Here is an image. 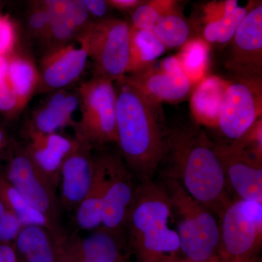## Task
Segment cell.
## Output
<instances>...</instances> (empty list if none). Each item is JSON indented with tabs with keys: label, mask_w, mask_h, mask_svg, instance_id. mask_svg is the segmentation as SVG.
<instances>
[{
	"label": "cell",
	"mask_w": 262,
	"mask_h": 262,
	"mask_svg": "<svg viewBox=\"0 0 262 262\" xmlns=\"http://www.w3.org/2000/svg\"><path fill=\"white\" fill-rule=\"evenodd\" d=\"M165 177L176 179L188 194L208 211L222 217L232 203L214 143L196 122L167 127Z\"/></svg>",
	"instance_id": "1"
},
{
	"label": "cell",
	"mask_w": 262,
	"mask_h": 262,
	"mask_svg": "<svg viewBox=\"0 0 262 262\" xmlns=\"http://www.w3.org/2000/svg\"><path fill=\"white\" fill-rule=\"evenodd\" d=\"M117 144L131 173L151 180L165 155L167 127L162 103L125 80L115 82Z\"/></svg>",
	"instance_id": "2"
},
{
	"label": "cell",
	"mask_w": 262,
	"mask_h": 262,
	"mask_svg": "<svg viewBox=\"0 0 262 262\" xmlns=\"http://www.w3.org/2000/svg\"><path fill=\"white\" fill-rule=\"evenodd\" d=\"M171 203L163 185L152 179L138 185L123 229L136 262H177L180 242L170 227Z\"/></svg>",
	"instance_id": "3"
},
{
	"label": "cell",
	"mask_w": 262,
	"mask_h": 262,
	"mask_svg": "<svg viewBox=\"0 0 262 262\" xmlns=\"http://www.w3.org/2000/svg\"><path fill=\"white\" fill-rule=\"evenodd\" d=\"M163 187L178 218L177 232L184 258L194 262L220 260V226L214 215L189 195L176 179L165 177Z\"/></svg>",
	"instance_id": "4"
},
{
	"label": "cell",
	"mask_w": 262,
	"mask_h": 262,
	"mask_svg": "<svg viewBox=\"0 0 262 262\" xmlns=\"http://www.w3.org/2000/svg\"><path fill=\"white\" fill-rule=\"evenodd\" d=\"M3 176L35 209L42 213L52 232L64 237L61 223V207L56 188L33 161L25 146L10 141L6 148Z\"/></svg>",
	"instance_id": "5"
},
{
	"label": "cell",
	"mask_w": 262,
	"mask_h": 262,
	"mask_svg": "<svg viewBox=\"0 0 262 262\" xmlns=\"http://www.w3.org/2000/svg\"><path fill=\"white\" fill-rule=\"evenodd\" d=\"M80 118L72 128L75 139L95 149L117 144V93L115 82L93 76L77 89Z\"/></svg>",
	"instance_id": "6"
},
{
	"label": "cell",
	"mask_w": 262,
	"mask_h": 262,
	"mask_svg": "<svg viewBox=\"0 0 262 262\" xmlns=\"http://www.w3.org/2000/svg\"><path fill=\"white\" fill-rule=\"evenodd\" d=\"M130 25L121 19L93 20L76 42L86 48L94 76L113 81L123 80L129 61Z\"/></svg>",
	"instance_id": "7"
},
{
	"label": "cell",
	"mask_w": 262,
	"mask_h": 262,
	"mask_svg": "<svg viewBox=\"0 0 262 262\" xmlns=\"http://www.w3.org/2000/svg\"><path fill=\"white\" fill-rule=\"evenodd\" d=\"M220 222V262H248L257 258L262 244V203L232 201Z\"/></svg>",
	"instance_id": "8"
},
{
	"label": "cell",
	"mask_w": 262,
	"mask_h": 262,
	"mask_svg": "<svg viewBox=\"0 0 262 262\" xmlns=\"http://www.w3.org/2000/svg\"><path fill=\"white\" fill-rule=\"evenodd\" d=\"M261 82L234 79L229 82L221 103L217 127L229 140L239 139L261 118Z\"/></svg>",
	"instance_id": "9"
},
{
	"label": "cell",
	"mask_w": 262,
	"mask_h": 262,
	"mask_svg": "<svg viewBox=\"0 0 262 262\" xmlns=\"http://www.w3.org/2000/svg\"><path fill=\"white\" fill-rule=\"evenodd\" d=\"M231 43L225 68L235 79L262 80V4L248 10Z\"/></svg>",
	"instance_id": "10"
},
{
	"label": "cell",
	"mask_w": 262,
	"mask_h": 262,
	"mask_svg": "<svg viewBox=\"0 0 262 262\" xmlns=\"http://www.w3.org/2000/svg\"><path fill=\"white\" fill-rule=\"evenodd\" d=\"M123 80L160 103L184 99L192 84L177 56L168 57L159 63L154 62L140 72L125 75Z\"/></svg>",
	"instance_id": "11"
},
{
	"label": "cell",
	"mask_w": 262,
	"mask_h": 262,
	"mask_svg": "<svg viewBox=\"0 0 262 262\" xmlns=\"http://www.w3.org/2000/svg\"><path fill=\"white\" fill-rule=\"evenodd\" d=\"M214 149L227 187L239 199L262 203V161L248 154L237 141L214 143Z\"/></svg>",
	"instance_id": "12"
},
{
	"label": "cell",
	"mask_w": 262,
	"mask_h": 262,
	"mask_svg": "<svg viewBox=\"0 0 262 262\" xmlns=\"http://www.w3.org/2000/svg\"><path fill=\"white\" fill-rule=\"evenodd\" d=\"M135 177L120 155L108 154V179L103 196L101 227L120 233L135 198Z\"/></svg>",
	"instance_id": "13"
},
{
	"label": "cell",
	"mask_w": 262,
	"mask_h": 262,
	"mask_svg": "<svg viewBox=\"0 0 262 262\" xmlns=\"http://www.w3.org/2000/svg\"><path fill=\"white\" fill-rule=\"evenodd\" d=\"M87 50L75 42L46 51L39 64L37 94L68 89L83 74L89 60Z\"/></svg>",
	"instance_id": "14"
},
{
	"label": "cell",
	"mask_w": 262,
	"mask_h": 262,
	"mask_svg": "<svg viewBox=\"0 0 262 262\" xmlns=\"http://www.w3.org/2000/svg\"><path fill=\"white\" fill-rule=\"evenodd\" d=\"M122 243L120 233L103 227L86 237L67 234L58 262H127Z\"/></svg>",
	"instance_id": "15"
},
{
	"label": "cell",
	"mask_w": 262,
	"mask_h": 262,
	"mask_svg": "<svg viewBox=\"0 0 262 262\" xmlns=\"http://www.w3.org/2000/svg\"><path fill=\"white\" fill-rule=\"evenodd\" d=\"M93 151L92 146L79 141L77 147L62 165L59 201L61 209L69 213H75L89 192L96 162Z\"/></svg>",
	"instance_id": "16"
},
{
	"label": "cell",
	"mask_w": 262,
	"mask_h": 262,
	"mask_svg": "<svg viewBox=\"0 0 262 262\" xmlns=\"http://www.w3.org/2000/svg\"><path fill=\"white\" fill-rule=\"evenodd\" d=\"M79 106L77 91L60 90L48 94L42 104L32 113L26 134H58L67 126L72 127V115Z\"/></svg>",
	"instance_id": "17"
},
{
	"label": "cell",
	"mask_w": 262,
	"mask_h": 262,
	"mask_svg": "<svg viewBox=\"0 0 262 262\" xmlns=\"http://www.w3.org/2000/svg\"><path fill=\"white\" fill-rule=\"evenodd\" d=\"M25 148L38 168L51 179L56 189L59 187L60 173L63 162L77 147L75 138L59 134H27Z\"/></svg>",
	"instance_id": "18"
},
{
	"label": "cell",
	"mask_w": 262,
	"mask_h": 262,
	"mask_svg": "<svg viewBox=\"0 0 262 262\" xmlns=\"http://www.w3.org/2000/svg\"><path fill=\"white\" fill-rule=\"evenodd\" d=\"M64 237L42 226H24L13 243L18 262H58Z\"/></svg>",
	"instance_id": "19"
},
{
	"label": "cell",
	"mask_w": 262,
	"mask_h": 262,
	"mask_svg": "<svg viewBox=\"0 0 262 262\" xmlns=\"http://www.w3.org/2000/svg\"><path fill=\"white\" fill-rule=\"evenodd\" d=\"M108 179V154L96 155L94 177L89 192L75 213V225L83 230L101 226L102 203Z\"/></svg>",
	"instance_id": "20"
},
{
	"label": "cell",
	"mask_w": 262,
	"mask_h": 262,
	"mask_svg": "<svg viewBox=\"0 0 262 262\" xmlns=\"http://www.w3.org/2000/svg\"><path fill=\"white\" fill-rule=\"evenodd\" d=\"M228 83L215 76L200 81L191 98V110L196 123L217 127L221 103Z\"/></svg>",
	"instance_id": "21"
},
{
	"label": "cell",
	"mask_w": 262,
	"mask_h": 262,
	"mask_svg": "<svg viewBox=\"0 0 262 262\" xmlns=\"http://www.w3.org/2000/svg\"><path fill=\"white\" fill-rule=\"evenodd\" d=\"M51 15L49 29L40 41L46 51L76 42L80 35L70 11V0H46Z\"/></svg>",
	"instance_id": "22"
},
{
	"label": "cell",
	"mask_w": 262,
	"mask_h": 262,
	"mask_svg": "<svg viewBox=\"0 0 262 262\" xmlns=\"http://www.w3.org/2000/svg\"><path fill=\"white\" fill-rule=\"evenodd\" d=\"M39 80V70L30 58L17 54L8 56L7 82L18 99L20 110L37 93Z\"/></svg>",
	"instance_id": "23"
},
{
	"label": "cell",
	"mask_w": 262,
	"mask_h": 262,
	"mask_svg": "<svg viewBox=\"0 0 262 262\" xmlns=\"http://www.w3.org/2000/svg\"><path fill=\"white\" fill-rule=\"evenodd\" d=\"M164 47L151 30L134 28L130 26L129 61L127 74L144 70L165 53Z\"/></svg>",
	"instance_id": "24"
},
{
	"label": "cell",
	"mask_w": 262,
	"mask_h": 262,
	"mask_svg": "<svg viewBox=\"0 0 262 262\" xmlns=\"http://www.w3.org/2000/svg\"><path fill=\"white\" fill-rule=\"evenodd\" d=\"M0 200L7 209L16 217L22 227L42 226L51 229L46 217L35 209L2 173H0Z\"/></svg>",
	"instance_id": "25"
},
{
	"label": "cell",
	"mask_w": 262,
	"mask_h": 262,
	"mask_svg": "<svg viewBox=\"0 0 262 262\" xmlns=\"http://www.w3.org/2000/svg\"><path fill=\"white\" fill-rule=\"evenodd\" d=\"M151 31L165 48L182 47L190 36L189 24L179 9L162 17Z\"/></svg>",
	"instance_id": "26"
},
{
	"label": "cell",
	"mask_w": 262,
	"mask_h": 262,
	"mask_svg": "<svg viewBox=\"0 0 262 262\" xmlns=\"http://www.w3.org/2000/svg\"><path fill=\"white\" fill-rule=\"evenodd\" d=\"M178 57L181 67L192 83L201 81L207 68L208 46L206 41L196 38L189 39Z\"/></svg>",
	"instance_id": "27"
},
{
	"label": "cell",
	"mask_w": 262,
	"mask_h": 262,
	"mask_svg": "<svg viewBox=\"0 0 262 262\" xmlns=\"http://www.w3.org/2000/svg\"><path fill=\"white\" fill-rule=\"evenodd\" d=\"M249 7H237L234 11L227 13L214 21L206 24L203 30L205 39L211 43L229 42L247 15Z\"/></svg>",
	"instance_id": "28"
},
{
	"label": "cell",
	"mask_w": 262,
	"mask_h": 262,
	"mask_svg": "<svg viewBox=\"0 0 262 262\" xmlns=\"http://www.w3.org/2000/svg\"><path fill=\"white\" fill-rule=\"evenodd\" d=\"M179 2L174 0L144 1L131 14V27L139 29L152 30L164 15L179 9Z\"/></svg>",
	"instance_id": "29"
},
{
	"label": "cell",
	"mask_w": 262,
	"mask_h": 262,
	"mask_svg": "<svg viewBox=\"0 0 262 262\" xmlns=\"http://www.w3.org/2000/svg\"><path fill=\"white\" fill-rule=\"evenodd\" d=\"M51 21V13L45 1L32 2L27 16V27L31 37L42 40Z\"/></svg>",
	"instance_id": "30"
},
{
	"label": "cell",
	"mask_w": 262,
	"mask_h": 262,
	"mask_svg": "<svg viewBox=\"0 0 262 262\" xmlns=\"http://www.w3.org/2000/svg\"><path fill=\"white\" fill-rule=\"evenodd\" d=\"M22 225L0 200V244H13Z\"/></svg>",
	"instance_id": "31"
},
{
	"label": "cell",
	"mask_w": 262,
	"mask_h": 262,
	"mask_svg": "<svg viewBox=\"0 0 262 262\" xmlns=\"http://www.w3.org/2000/svg\"><path fill=\"white\" fill-rule=\"evenodd\" d=\"M16 31L13 20L7 15H0V56L8 57L13 53Z\"/></svg>",
	"instance_id": "32"
},
{
	"label": "cell",
	"mask_w": 262,
	"mask_h": 262,
	"mask_svg": "<svg viewBox=\"0 0 262 262\" xmlns=\"http://www.w3.org/2000/svg\"><path fill=\"white\" fill-rule=\"evenodd\" d=\"M238 7V2L236 0H226L219 3H209L206 5L204 10V21L208 24L210 22L218 20L227 13L234 11Z\"/></svg>",
	"instance_id": "33"
},
{
	"label": "cell",
	"mask_w": 262,
	"mask_h": 262,
	"mask_svg": "<svg viewBox=\"0 0 262 262\" xmlns=\"http://www.w3.org/2000/svg\"><path fill=\"white\" fill-rule=\"evenodd\" d=\"M20 111L16 96L7 80L5 81L0 84V113L8 117H13Z\"/></svg>",
	"instance_id": "34"
},
{
	"label": "cell",
	"mask_w": 262,
	"mask_h": 262,
	"mask_svg": "<svg viewBox=\"0 0 262 262\" xmlns=\"http://www.w3.org/2000/svg\"><path fill=\"white\" fill-rule=\"evenodd\" d=\"M83 2L91 18H96V20L108 18L106 15L112 8L106 0H83Z\"/></svg>",
	"instance_id": "35"
},
{
	"label": "cell",
	"mask_w": 262,
	"mask_h": 262,
	"mask_svg": "<svg viewBox=\"0 0 262 262\" xmlns=\"http://www.w3.org/2000/svg\"><path fill=\"white\" fill-rule=\"evenodd\" d=\"M112 8L120 11L133 12L144 3L141 0H106Z\"/></svg>",
	"instance_id": "36"
},
{
	"label": "cell",
	"mask_w": 262,
	"mask_h": 262,
	"mask_svg": "<svg viewBox=\"0 0 262 262\" xmlns=\"http://www.w3.org/2000/svg\"><path fill=\"white\" fill-rule=\"evenodd\" d=\"M0 262H18L13 244H0Z\"/></svg>",
	"instance_id": "37"
},
{
	"label": "cell",
	"mask_w": 262,
	"mask_h": 262,
	"mask_svg": "<svg viewBox=\"0 0 262 262\" xmlns=\"http://www.w3.org/2000/svg\"><path fill=\"white\" fill-rule=\"evenodd\" d=\"M8 57L0 56V84L7 80Z\"/></svg>",
	"instance_id": "38"
},
{
	"label": "cell",
	"mask_w": 262,
	"mask_h": 262,
	"mask_svg": "<svg viewBox=\"0 0 262 262\" xmlns=\"http://www.w3.org/2000/svg\"><path fill=\"white\" fill-rule=\"evenodd\" d=\"M8 138L4 129L0 127V155L5 151L8 144Z\"/></svg>",
	"instance_id": "39"
},
{
	"label": "cell",
	"mask_w": 262,
	"mask_h": 262,
	"mask_svg": "<svg viewBox=\"0 0 262 262\" xmlns=\"http://www.w3.org/2000/svg\"><path fill=\"white\" fill-rule=\"evenodd\" d=\"M177 262H194L191 261V260L188 259L187 258H182L180 260H179ZM213 262H220V260H218V261H215Z\"/></svg>",
	"instance_id": "40"
},
{
	"label": "cell",
	"mask_w": 262,
	"mask_h": 262,
	"mask_svg": "<svg viewBox=\"0 0 262 262\" xmlns=\"http://www.w3.org/2000/svg\"><path fill=\"white\" fill-rule=\"evenodd\" d=\"M248 262H261V261H259V260L257 258H255V259L251 260V261H248Z\"/></svg>",
	"instance_id": "41"
},
{
	"label": "cell",
	"mask_w": 262,
	"mask_h": 262,
	"mask_svg": "<svg viewBox=\"0 0 262 262\" xmlns=\"http://www.w3.org/2000/svg\"><path fill=\"white\" fill-rule=\"evenodd\" d=\"M1 10H2V4H1V3H0V15L2 14Z\"/></svg>",
	"instance_id": "42"
}]
</instances>
